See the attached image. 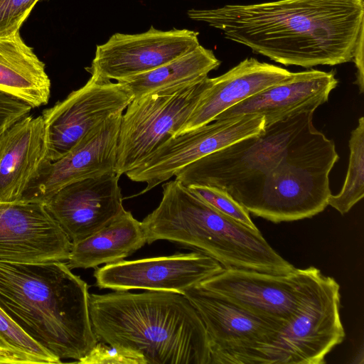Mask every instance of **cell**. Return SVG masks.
I'll use <instances>...</instances> for the list:
<instances>
[{"mask_svg":"<svg viewBox=\"0 0 364 364\" xmlns=\"http://www.w3.org/2000/svg\"><path fill=\"white\" fill-rule=\"evenodd\" d=\"M314 113L265 127L183 167L175 179L224 189L249 213L275 223L312 218L328 206L329 174L339 159L334 141L315 128Z\"/></svg>","mask_w":364,"mask_h":364,"instance_id":"1","label":"cell"},{"mask_svg":"<svg viewBox=\"0 0 364 364\" xmlns=\"http://www.w3.org/2000/svg\"><path fill=\"white\" fill-rule=\"evenodd\" d=\"M187 14L255 53L305 68L352 61L364 30L363 0H277Z\"/></svg>","mask_w":364,"mask_h":364,"instance_id":"2","label":"cell"},{"mask_svg":"<svg viewBox=\"0 0 364 364\" xmlns=\"http://www.w3.org/2000/svg\"><path fill=\"white\" fill-rule=\"evenodd\" d=\"M88 288L63 261H0V308L60 360L77 363L98 342Z\"/></svg>","mask_w":364,"mask_h":364,"instance_id":"3","label":"cell"},{"mask_svg":"<svg viewBox=\"0 0 364 364\" xmlns=\"http://www.w3.org/2000/svg\"><path fill=\"white\" fill-rule=\"evenodd\" d=\"M89 311L98 341L134 350L146 364H211L204 323L183 294H91Z\"/></svg>","mask_w":364,"mask_h":364,"instance_id":"4","label":"cell"},{"mask_svg":"<svg viewBox=\"0 0 364 364\" xmlns=\"http://www.w3.org/2000/svg\"><path fill=\"white\" fill-rule=\"evenodd\" d=\"M159 206L142 221L146 243L168 240L192 247L236 268L287 274L296 269L267 242L260 231L223 214L177 180L162 186Z\"/></svg>","mask_w":364,"mask_h":364,"instance_id":"5","label":"cell"},{"mask_svg":"<svg viewBox=\"0 0 364 364\" xmlns=\"http://www.w3.org/2000/svg\"><path fill=\"white\" fill-rule=\"evenodd\" d=\"M340 286L320 270L308 283L293 316L255 354V364H323L345 338Z\"/></svg>","mask_w":364,"mask_h":364,"instance_id":"6","label":"cell"},{"mask_svg":"<svg viewBox=\"0 0 364 364\" xmlns=\"http://www.w3.org/2000/svg\"><path fill=\"white\" fill-rule=\"evenodd\" d=\"M206 77L132 100L119 129L117 175L137 168L162 144L177 136L199 100Z\"/></svg>","mask_w":364,"mask_h":364,"instance_id":"7","label":"cell"},{"mask_svg":"<svg viewBox=\"0 0 364 364\" xmlns=\"http://www.w3.org/2000/svg\"><path fill=\"white\" fill-rule=\"evenodd\" d=\"M184 296L204 323L211 364H255L256 353L272 343L285 325L245 311L200 285Z\"/></svg>","mask_w":364,"mask_h":364,"instance_id":"8","label":"cell"},{"mask_svg":"<svg viewBox=\"0 0 364 364\" xmlns=\"http://www.w3.org/2000/svg\"><path fill=\"white\" fill-rule=\"evenodd\" d=\"M133 99L122 83L92 74L85 85L42 112L48 160L54 161L63 157L92 129L123 113Z\"/></svg>","mask_w":364,"mask_h":364,"instance_id":"9","label":"cell"},{"mask_svg":"<svg viewBox=\"0 0 364 364\" xmlns=\"http://www.w3.org/2000/svg\"><path fill=\"white\" fill-rule=\"evenodd\" d=\"M264 128V117L257 114L215 119L169 139L142 164L125 175L132 181L146 183L140 194L145 193L188 164L240 140L258 135Z\"/></svg>","mask_w":364,"mask_h":364,"instance_id":"10","label":"cell"},{"mask_svg":"<svg viewBox=\"0 0 364 364\" xmlns=\"http://www.w3.org/2000/svg\"><path fill=\"white\" fill-rule=\"evenodd\" d=\"M319 269L315 267L275 274L243 269H224L202 282L203 288L260 317L286 324L306 287Z\"/></svg>","mask_w":364,"mask_h":364,"instance_id":"11","label":"cell"},{"mask_svg":"<svg viewBox=\"0 0 364 364\" xmlns=\"http://www.w3.org/2000/svg\"><path fill=\"white\" fill-rule=\"evenodd\" d=\"M199 45L198 33L186 28L161 31L151 26L141 33H117L97 46L91 65L85 70L119 81L152 70Z\"/></svg>","mask_w":364,"mask_h":364,"instance_id":"12","label":"cell"},{"mask_svg":"<svg viewBox=\"0 0 364 364\" xmlns=\"http://www.w3.org/2000/svg\"><path fill=\"white\" fill-rule=\"evenodd\" d=\"M223 267L198 251L169 256L122 260L97 268L94 276L100 289H142L181 294L220 273Z\"/></svg>","mask_w":364,"mask_h":364,"instance_id":"13","label":"cell"},{"mask_svg":"<svg viewBox=\"0 0 364 364\" xmlns=\"http://www.w3.org/2000/svg\"><path fill=\"white\" fill-rule=\"evenodd\" d=\"M123 113L92 129L65 155L47 160L25 191L21 202L45 204L63 187L115 173L119 129Z\"/></svg>","mask_w":364,"mask_h":364,"instance_id":"14","label":"cell"},{"mask_svg":"<svg viewBox=\"0 0 364 364\" xmlns=\"http://www.w3.org/2000/svg\"><path fill=\"white\" fill-rule=\"evenodd\" d=\"M72 242L38 203H0V261L68 260Z\"/></svg>","mask_w":364,"mask_h":364,"instance_id":"15","label":"cell"},{"mask_svg":"<svg viewBox=\"0 0 364 364\" xmlns=\"http://www.w3.org/2000/svg\"><path fill=\"white\" fill-rule=\"evenodd\" d=\"M119 178L110 173L76 181L61 188L46 203L72 242L98 231L124 209Z\"/></svg>","mask_w":364,"mask_h":364,"instance_id":"16","label":"cell"},{"mask_svg":"<svg viewBox=\"0 0 364 364\" xmlns=\"http://www.w3.org/2000/svg\"><path fill=\"white\" fill-rule=\"evenodd\" d=\"M338 84L333 71L309 69L294 73L289 79L231 107L215 119L257 114L264 117L267 127L300 113L314 112L328 100Z\"/></svg>","mask_w":364,"mask_h":364,"instance_id":"17","label":"cell"},{"mask_svg":"<svg viewBox=\"0 0 364 364\" xmlns=\"http://www.w3.org/2000/svg\"><path fill=\"white\" fill-rule=\"evenodd\" d=\"M293 73L255 58H247L221 75L207 77L199 100L177 135L210 123L228 109L289 79Z\"/></svg>","mask_w":364,"mask_h":364,"instance_id":"18","label":"cell"},{"mask_svg":"<svg viewBox=\"0 0 364 364\" xmlns=\"http://www.w3.org/2000/svg\"><path fill=\"white\" fill-rule=\"evenodd\" d=\"M43 117L26 115L0 133V203H20L48 160Z\"/></svg>","mask_w":364,"mask_h":364,"instance_id":"19","label":"cell"},{"mask_svg":"<svg viewBox=\"0 0 364 364\" xmlns=\"http://www.w3.org/2000/svg\"><path fill=\"white\" fill-rule=\"evenodd\" d=\"M50 80L46 65L26 44L19 31L0 37V92L31 108L48 102Z\"/></svg>","mask_w":364,"mask_h":364,"instance_id":"20","label":"cell"},{"mask_svg":"<svg viewBox=\"0 0 364 364\" xmlns=\"http://www.w3.org/2000/svg\"><path fill=\"white\" fill-rule=\"evenodd\" d=\"M146 243L141 222L124 208L98 231L76 242L67 264L72 269L95 268L129 257Z\"/></svg>","mask_w":364,"mask_h":364,"instance_id":"21","label":"cell"},{"mask_svg":"<svg viewBox=\"0 0 364 364\" xmlns=\"http://www.w3.org/2000/svg\"><path fill=\"white\" fill-rule=\"evenodd\" d=\"M220 63L212 50L199 45L152 70L117 82L124 85L134 99L153 92L199 81L217 69Z\"/></svg>","mask_w":364,"mask_h":364,"instance_id":"22","label":"cell"},{"mask_svg":"<svg viewBox=\"0 0 364 364\" xmlns=\"http://www.w3.org/2000/svg\"><path fill=\"white\" fill-rule=\"evenodd\" d=\"M347 174L341 191L331 195L328 205L344 215L364 196V118L361 117L351 132Z\"/></svg>","mask_w":364,"mask_h":364,"instance_id":"23","label":"cell"},{"mask_svg":"<svg viewBox=\"0 0 364 364\" xmlns=\"http://www.w3.org/2000/svg\"><path fill=\"white\" fill-rule=\"evenodd\" d=\"M0 337L11 348L33 358L37 363L62 362L31 338L1 308Z\"/></svg>","mask_w":364,"mask_h":364,"instance_id":"24","label":"cell"},{"mask_svg":"<svg viewBox=\"0 0 364 364\" xmlns=\"http://www.w3.org/2000/svg\"><path fill=\"white\" fill-rule=\"evenodd\" d=\"M188 189L200 199L223 214L257 230L250 213L224 189L207 185H191Z\"/></svg>","mask_w":364,"mask_h":364,"instance_id":"25","label":"cell"},{"mask_svg":"<svg viewBox=\"0 0 364 364\" xmlns=\"http://www.w3.org/2000/svg\"><path fill=\"white\" fill-rule=\"evenodd\" d=\"M80 364H146L139 353L103 342L97 343L92 350L78 362Z\"/></svg>","mask_w":364,"mask_h":364,"instance_id":"26","label":"cell"},{"mask_svg":"<svg viewBox=\"0 0 364 364\" xmlns=\"http://www.w3.org/2000/svg\"><path fill=\"white\" fill-rule=\"evenodd\" d=\"M40 0H0V37L9 36L19 29Z\"/></svg>","mask_w":364,"mask_h":364,"instance_id":"27","label":"cell"},{"mask_svg":"<svg viewBox=\"0 0 364 364\" xmlns=\"http://www.w3.org/2000/svg\"><path fill=\"white\" fill-rule=\"evenodd\" d=\"M31 109L25 102L0 92V133L28 115Z\"/></svg>","mask_w":364,"mask_h":364,"instance_id":"28","label":"cell"},{"mask_svg":"<svg viewBox=\"0 0 364 364\" xmlns=\"http://www.w3.org/2000/svg\"><path fill=\"white\" fill-rule=\"evenodd\" d=\"M352 61L356 68L354 84L358 87L360 94H363L364 92L363 31L359 36Z\"/></svg>","mask_w":364,"mask_h":364,"instance_id":"29","label":"cell"},{"mask_svg":"<svg viewBox=\"0 0 364 364\" xmlns=\"http://www.w3.org/2000/svg\"><path fill=\"white\" fill-rule=\"evenodd\" d=\"M0 363H36V362L24 354L0 348Z\"/></svg>","mask_w":364,"mask_h":364,"instance_id":"30","label":"cell"},{"mask_svg":"<svg viewBox=\"0 0 364 364\" xmlns=\"http://www.w3.org/2000/svg\"><path fill=\"white\" fill-rule=\"evenodd\" d=\"M0 348H5V349H8V350H14V351H16V352H18V353H20L18 351H16V350L13 349L12 348H11L9 346H8L0 337ZM23 354V353H22ZM25 355V354H24ZM29 357V356H28ZM31 358V357H30Z\"/></svg>","mask_w":364,"mask_h":364,"instance_id":"31","label":"cell"}]
</instances>
